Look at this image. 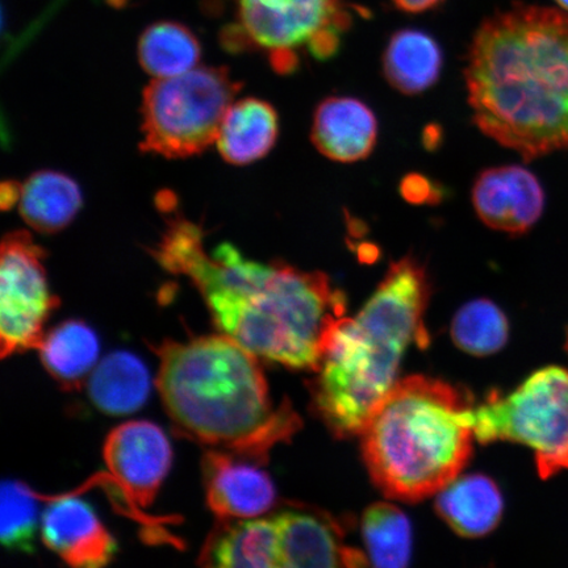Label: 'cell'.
<instances>
[{"mask_svg": "<svg viewBox=\"0 0 568 568\" xmlns=\"http://www.w3.org/2000/svg\"><path fill=\"white\" fill-rule=\"evenodd\" d=\"M154 255L168 272L194 283L220 333L296 371H317L345 316L346 297L328 275L247 260L226 243L209 254L202 230L180 216L169 219Z\"/></svg>", "mask_w": 568, "mask_h": 568, "instance_id": "1", "label": "cell"}, {"mask_svg": "<svg viewBox=\"0 0 568 568\" xmlns=\"http://www.w3.org/2000/svg\"><path fill=\"white\" fill-rule=\"evenodd\" d=\"M475 125L525 160L568 148V16L514 4L483 21L465 69Z\"/></svg>", "mask_w": 568, "mask_h": 568, "instance_id": "2", "label": "cell"}, {"mask_svg": "<svg viewBox=\"0 0 568 568\" xmlns=\"http://www.w3.org/2000/svg\"><path fill=\"white\" fill-rule=\"evenodd\" d=\"M152 351L155 387L178 437L264 465L301 429L290 402L275 406L270 397L260 357L224 333L165 339Z\"/></svg>", "mask_w": 568, "mask_h": 568, "instance_id": "3", "label": "cell"}, {"mask_svg": "<svg viewBox=\"0 0 568 568\" xmlns=\"http://www.w3.org/2000/svg\"><path fill=\"white\" fill-rule=\"evenodd\" d=\"M429 295L425 268L408 255L389 266L355 317L333 329L311 388L317 415L337 437L359 435L396 385L410 344L426 339Z\"/></svg>", "mask_w": 568, "mask_h": 568, "instance_id": "4", "label": "cell"}, {"mask_svg": "<svg viewBox=\"0 0 568 568\" xmlns=\"http://www.w3.org/2000/svg\"><path fill=\"white\" fill-rule=\"evenodd\" d=\"M371 477L389 499L420 501L459 477L471 457L474 408L447 383L397 381L359 433Z\"/></svg>", "mask_w": 568, "mask_h": 568, "instance_id": "5", "label": "cell"}, {"mask_svg": "<svg viewBox=\"0 0 568 568\" xmlns=\"http://www.w3.org/2000/svg\"><path fill=\"white\" fill-rule=\"evenodd\" d=\"M241 83L225 68H194L155 78L142 95V142L146 153L186 159L216 144L220 126Z\"/></svg>", "mask_w": 568, "mask_h": 568, "instance_id": "6", "label": "cell"}, {"mask_svg": "<svg viewBox=\"0 0 568 568\" xmlns=\"http://www.w3.org/2000/svg\"><path fill=\"white\" fill-rule=\"evenodd\" d=\"M474 435L529 447L544 479L568 470V368L544 367L514 393L494 394L474 409Z\"/></svg>", "mask_w": 568, "mask_h": 568, "instance_id": "7", "label": "cell"}, {"mask_svg": "<svg viewBox=\"0 0 568 568\" xmlns=\"http://www.w3.org/2000/svg\"><path fill=\"white\" fill-rule=\"evenodd\" d=\"M351 24L343 0H239V24L225 44L261 49L286 74L295 70L302 48L317 60L331 59Z\"/></svg>", "mask_w": 568, "mask_h": 568, "instance_id": "8", "label": "cell"}, {"mask_svg": "<svg viewBox=\"0 0 568 568\" xmlns=\"http://www.w3.org/2000/svg\"><path fill=\"white\" fill-rule=\"evenodd\" d=\"M44 251L30 233L6 234L0 252V357L38 349L59 300L49 288Z\"/></svg>", "mask_w": 568, "mask_h": 568, "instance_id": "9", "label": "cell"}, {"mask_svg": "<svg viewBox=\"0 0 568 568\" xmlns=\"http://www.w3.org/2000/svg\"><path fill=\"white\" fill-rule=\"evenodd\" d=\"M169 439L151 422H130L113 428L103 446V459L126 500L151 507L172 466Z\"/></svg>", "mask_w": 568, "mask_h": 568, "instance_id": "10", "label": "cell"}, {"mask_svg": "<svg viewBox=\"0 0 568 568\" xmlns=\"http://www.w3.org/2000/svg\"><path fill=\"white\" fill-rule=\"evenodd\" d=\"M258 462L210 449L202 458L205 500L219 520L257 518L275 506L276 491Z\"/></svg>", "mask_w": 568, "mask_h": 568, "instance_id": "11", "label": "cell"}, {"mask_svg": "<svg viewBox=\"0 0 568 568\" xmlns=\"http://www.w3.org/2000/svg\"><path fill=\"white\" fill-rule=\"evenodd\" d=\"M473 204L489 229L513 234L527 233L541 217L545 194L529 170L518 165L487 169L473 187Z\"/></svg>", "mask_w": 568, "mask_h": 568, "instance_id": "12", "label": "cell"}, {"mask_svg": "<svg viewBox=\"0 0 568 568\" xmlns=\"http://www.w3.org/2000/svg\"><path fill=\"white\" fill-rule=\"evenodd\" d=\"M47 548L75 568H99L115 557L116 541L89 503L74 496L57 497L41 517Z\"/></svg>", "mask_w": 568, "mask_h": 568, "instance_id": "13", "label": "cell"}, {"mask_svg": "<svg viewBox=\"0 0 568 568\" xmlns=\"http://www.w3.org/2000/svg\"><path fill=\"white\" fill-rule=\"evenodd\" d=\"M280 539L281 568L302 567H362L366 566L364 552L346 548L338 529L326 520L296 510L274 517Z\"/></svg>", "mask_w": 568, "mask_h": 568, "instance_id": "14", "label": "cell"}, {"mask_svg": "<svg viewBox=\"0 0 568 568\" xmlns=\"http://www.w3.org/2000/svg\"><path fill=\"white\" fill-rule=\"evenodd\" d=\"M312 142L324 158L341 163L365 160L378 140V120L371 106L352 97H329L317 105Z\"/></svg>", "mask_w": 568, "mask_h": 568, "instance_id": "15", "label": "cell"}, {"mask_svg": "<svg viewBox=\"0 0 568 568\" xmlns=\"http://www.w3.org/2000/svg\"><path fill=\"white\" fill-rule=\"evenodd\" d=\"M199 564L222 568H281L274 517L219 520Z\"/></svg>", "mask_w": 568, "mask_h": 568, "instance_id": "16", "label": "cell"}, {"mask_svg": "<svg viewBox=\"0 0 568 568\" xmlns=\"http://www.w3.org/2000/svg\"><path fill=\"white\" fill-rule=\"evenodd\" d=\"M280 133L274 106L262 99L246 98L232 103L217 134L220 154L232 165L244 166L264 159Z\"/></svg>", "mask_w": 568, "mask_h": 568, "instance_id": "17", "label": "cell"}, {"mask_svg": "<svg viewBox=\"0 0 568 568\" xmlns=\"http://www.w3.org/2000/svg\"><path fill=\"white\" fill-rule=\"evenodd\" d=\"M437 495L438 515L462 537L486 536L501 520L504 501L500 489L485 475L458 477Z\"/></svg>", "mask_w": 568, "mask_h": 568, "instance_id": "18", "label": "cell"}, {"mask_svg": "<svg viewBox=\"0 0 568 568\" xmlns=\"http://www.w3.org/2000/svg\"><path fill=\"white\" fill-rule=\"evenodd\" d=\"M442 47L430 34L418 30H402L389 39L383 54L386 80L404 95H417L428 90L442 74Z\"/></svg>", "mask_w": 568, "mask_h": 568, "instance_id": "19", "label": "cell"}, {"mask_svg": "<svg viewBox=\"0 0 568 568\" xmlns=\"http://www.w3.org/2000/svg\"><path fill=\"white\" fill-rule=\"evenodd\" d=\"M92 404L106 415L122 416L144 406L151 378L142 362L128 352H115L99 362L88 378Z\"/></svg>", "mask_w": 568, "mask_h": 568, "instance_id": "20", "label": "cell"}, {"mask_svg": "<svg viewBox=\"0 0 568 568\" xmlns=\"http://www.w3.org/2000/svg\"><path fill=\"white\" fill-rule=\"evenodd\" d=\"M83 197L73 178L44 170L21 184L20 215L34 231L57 233L65 230L81 211Z\"/></svg>", "mask_w": 568, "mask_h": 568, "instance_id": "21", "label": "cell"}, {"mask_svg": "<svg viewBox=\"0 0 568 568\" xmlns=\"http://www.w3.org/2000/svg\"><path fill=\"white\" fill-rule=\"evenodd\" d=\"M42 366L65 388H80L98 364L99 339L88 324L69 320L47 333L38 347Z\"/></svg>", "mask_w": 568, "mask_h": 568, "instance_id": "22", "label": "cell"}, {"mask_svg": "<svg viewBox=\"0 0 568 568\" xmlns=\"http://www.w3.org/2000/svg\"><path fill=\"white\" fill-rule=\"evenodd\" d=\"M202 48L195 34L174 21L149 26L139 40V61L154 78H170L196 68Z\"/></svg>", "mask_w": 568, "mask_h": 568, "instance_id": "23", "label": "cell"}, {"mask_svg": "<svg viewBox=\"0 0 568 568\" xmlns=\"http://www.w3.org/2000/svg\"><path fill=\"white\" fill-rule=\"evenodd\" d=\"M362 536L368 558L378 567H406L412 550V528L406 514L388 503H376L362 517Z\"/></svg>", "mask_w": 568, "mask_h": 568, "instance_id": "24", "label": "cell"}, {"mask_svg": "<svg viewBox=\"0 0 568 568\" xmlns=\"http://www.w3.org/2000/svg\"><path fill=\"white\" fill-rule=\"evenodd\" d=\"M509 336L507 316L487 300L467 303L452 324V338L459 349L486 357L503 349Z\"/></svg>", "mask_w": 568, "mask_h": 568, "instance_id": "25", "label": "cell"}, {"mask_svg": "<svg viewBox=\"0 0 568 568\" xmlns=\"http://www.w3.org/2000/svg\"><path fill=\"white\" fill-rule=\"evenodd\" d=\"M38 495L23 483L4 480L0 489V541L11 551L32 554L38 529Z\"/></svg>", "mask_w": 568, "mask_h": 568, "instance_id": "26", "label": "cell"}, {"mask_svg": "<svg viewBox=\"0 0 568 568\" xmlns=\"http://www.w3.org/2000/svg\"><path fill=\"white\" fill-rule=\"evenodd\" d=\"M400 194L412 204H435L442 201V190L428 178L409 174L400 183Z\"/></svg>", "mask_w": 568, "mask_h": 568, "instance_id": "27", "label": "cell"}, {"mask_svg": "<svg viewBox=\"0 0 568 568\" xmlns=\"http://www.w3.org/2000/svg\"><path fill=\"white\" fill-rule=\"evenodd\" d=\"M393 2L404 12L420 13L435 9L444 0H393Z\"/></svg>", "mask_w": 568, "mask_h": 568, "instance_id": "28", "label": "cell"}, {"mask_svg": "<svg viewBox=\"0 0 568 568\" xmlns=\"http://www.w3.org/2000/svg\"><path fill=\"white\" fill-rule=\"evenodd\" d=\"M21 191V184L13 182L4 183L2 187V204L7 209V205H12L19 202Z\"/></svg>", "mask_w": 568, "mask_h": 568, "instance_id": "29", "label": "cell"}, {"mask_svg": "<svg viewBox=\"0 0 568 568\" xmlns=\"http://www.w3.org/2000/svg\"><path fill=\"white\" fill-rule=\"evenodd\" d=\"M557 3L568 12V0H557Z\"/></svg>", "mask_w": 568, "mask_h": 568, "instance_id": "30", "label": "cell"}, {"mask_svg": "<svg viewBox=\"0 0 568 568\" xmlns=\"http://www.w3.org/2000/svg\"><path fill=\"white\" fill-rule=\"evenodd\" d=\"M567 352H568V336H567Z\"/></svg>", "mask_w": 568, "mask_h": 568, "instance_id": "31", "label": "cell"}]
</instances>
